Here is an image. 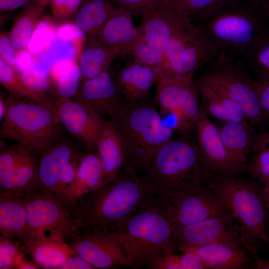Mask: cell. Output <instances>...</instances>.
Wrapping results in <instances>:
<instances>
[{
    "mask_svg": "<svg viewBox=\"0 0 269 269\" xmlns=\"http://www.w3.org/2000/svg\"><path fill=\"white\" fill-rule=\"evenodd\" d=\"M153 196L143 177L127 163L115 178L80 198L72 214L76 231H113Z\"/></svg>",
    "mask_w": 269,
    "mask_h": 269,
    "instance_id": "1",
    "label": "cell"
},
{
    "mask_svg": "<svg viewBox=\"0 0 269 269\" xmlns=\"http://www.w3.org/2000/svg\"><path fill=\"white\" fill-rule=\"evenodd\" d=\"M204 185L213 191L231 217L240 241L249 253L257 252L263 241L269 246L267 208L255 180L206 171Z\"/></svg>",
    "mask_w": 269,
    "mask_h": 269,
    "instance_id": "2",
    "label": "cell"
},
{
    "mask_svg": "<svg viewBox=\"0 0 269 269\" xmlns=\"http://www.w3.org/2000/svg\"><path fill=\"white\" fill-rule=\"evenodd\" d=\"M196 24L222 58H236L269 32V13L262 0H235Z\"/></svg>",
    "mask_w": 269,
    "mask_h": 269,
    "instance_id": "3",
    "label": "cell"
},
{
    "mask_svg": "<svg viewBox=\"0 0 269 269\" xmlns=\"http://www.w3.org/2000/svg\"><path fill=\"white\" fill-rule=\"evenodd\" d=\"M124 141L127 163L146 174L158 150L173 137L174 129L146 100L125 103L111 117Z\"/></svg>",
    "mask_w": 269,
    "mask_h": 269,
    "instance_id": "4",
    "label": "cell"
},
{
    "mask_svg": "<svg viewBox=\"0 0 269 269\" xmlns=\"http://www.w3.org/2000/svg\"><path fill=\"white\" fill-rule=\"evenodd\" d=\"M173 225L159 199L153 196L113 230L127 256V266L149 267L170 249Z\"/></svg>",
    "mask_w": 269,
    "mask_h": 269,
    "instance_id": "5",
    "label": "cell"
},
{
    "mask_svg": "<svg viewBox=\"0 0 269 269\" xmlns=\"http://www.w3.org/2000/svg\"><path fill=\"white\" fill-rule=\"evenodd\" d=\"M206 171L197 144L172 138L158 150L143 177L154 196L168 198L205 186Z\"/></svg>",
    "mask_w": 269,
    "mask_h": 269,
    "instance_id": "6",
    "label": "cell"
},
{
    "mask_svg": "<svg viewBox=\"0 0 269 269\" xmlns=\"http://www.w3.org/2000/svg\"><path fill=\"white\" fill-rule=\"evenodd\" d=\"M19 99L5 100L6 110L0 121V135L16 141L40 155L60 136L61 124L54 110Z\"/></svg>",
    "mask_w": 269,
    "mask_h": 269,
    "instance_id": "7",
    "label": "cell"
},
{
    "mask_svg": "<svg viewBox=\"0 0 269 269\" xmlns=\"http://www.w3.org/2000/svg\"><path fill=\"white\" fill-rule=\"evenodd\" d=\"M164 63L158 76L182 81L222 58L205 31L197 24L187 22L174 35L164 52Z\"/></svg>",
    "mask_w": 269,
    "mask_h": 269,
    "instance_id": "8",
    "label": "cell"
},
{
    "mask_svg": "<svg viewBox=\"0 0 269 269\" xmlns=\"http://www.w3.org/2000/svg\"><path fill=\"white\" fill-rule=\"evenodd\" d=\"M25 203L26 227L19 241L23 247L45 241L66 242L77 234L70 211L54 197L35 190Z\"/></svg>",
    "mask_w": 269,
    "mask_h": 269,
    "instance_id": "9",
    "label": "cell"
},
{
    "mask_svg": "<svg viewBox=\"0 0 269 269\" xmlns=\"http://www.w3.org/2000/svg\"><path fill=\"white\" fill-rule=\"evenodd\" d=\"M243 63L236 58H221L203 69L199 76L214 84L236 103L253 127L261 128L267 122L255 80Z\"/></svg>",
    "mask_w": 269,
    "mask_h": 269,
    "instance_id": "10",
    "label": "cell"
},
{
    "mask_svg": "<svg viewBox=\"0 0 269 269\" xmlns=\"http://www.w3.org/2000/svg\"><path fill=\"white\" fill-rule=\"evenodd\" d=\"M155 84L156 99L164 120L170 119L174 130L181 133L195 127L201 107L196 82L158 76Z\"/></svg>",
    "mask_w": 269,
    "mask_h": 269,
    "instance_id": "11",
    "label": "cell"
},
{
    "mask_svg": "<svg viewBox=\"0 0 269 269\" xmlns=\"http://www.w3.org/2000/svg\"><path fill=\"white\" fill-rule=\"evenodd\" d=\"M77 255L94 269L127 266L124 247L114 231H99L76 234L69 245Z\"/></svg>",
    "mask_w": 269,
    "mask_h": 269,
    "instance_id": "12",
    "label": "cell"
},
{
    "mask_svg": "<svg viewBox=\"0 0 269 269\" xmlns=\"http://www.w3.org/2000/svg\"><path fill=\"white\" fill-rule=\"evenodd\" d=\"M157 197L173 226L186 225L229 214L215 193L205 185L196 191L179 196Z\"/></svg>",
    "mask_w": 269,
    "mask_h": 269,
    "instance_id": "13",
    "label": "cell"
},
{
    "mask_svg": "<svg viewBox=\"0 0 269 269\" xmlns=\"http://www.w3.org/2000/svg\"><path fill=\"white\" fill-rule=\"evenodd\" d=\"M173 227L170 247L174 252L219 241L240 240L229 214Z\"/></svg>",
    "mask_w": 269,
    "mask_h": 269,
    "instance_id": "14",
    "label": "cell"
},
{
    "mask_svg": "<svg viewBox=\"0 0 269 269\" xmlns=\"http://www.w3.org/2000/svg\"><path fill=\"white\" fill-rule=\"evenodd\" d=\"M195 128L197 145L205 169L229 176L238 174L239 172L225 147L217 126L210 121L202 106Z\"/></svg>",
    "mask_w": 269,
    "mask_h": 269,
    "instance_id": "15",
    "label": "cell"
},
{
    "mask_svg": "<svg viewBox=\"0 0 269 269\" xmlns=\"http://www.w3.org/2000/svg\"><path fill=\"white\" fill-rule=\"evenodd\" d=\"M56 112L63 127L87 147H96L103 120L84 103L74 99L57 100Z\"/></svg>",
    "mask_w": 269,
    "mask_h": 269,
    "instance_id": "16",
    "label": "cell"
},
{
    "mask_svg": "<svg viewBox=\"0 0 269 269\" xmlns=\"http://www.w3.org/2000/svg\"><path fill=\"white\" fill-rule=\"evenodd\" d=\"M73 99L84 103L101 117L107 115L110 118L126 103L115 74L109 70L82 82Z\"/></svg>",
    "mask_w": 269,
    "mask_h": 269,
    "instance_id": "17",
    "label": "cell"
},
{
    "mask_svg": "<svg viewBox=\"0 0 269 269\" xmlns=\"http://www.w3.org/2000/svg\"><path fill=\"white\" fill-rule=\"evenodd\" d=\"M187 22L171 3L143 16L136 30L147 43L164 52Z\"/></svg>",
    "mask_w": 269,
    "mask_h": 269,
    "instance_id": "18",
    "label": "cell"
},
{
    "mask_svg": "<svg viewBox=\"0 0 269 269\" xmlns=\"http://www.w3.org/2000/svg\"><path fill=\"white\" fill-rule=\"evenodd\" d=\"M76 151L70 141L60 136L44 149L39 156L35 190L55 198L61 171Z\"/></svg>",
    "mask_w": 269,
    "mask_h": 269,
    "instance_id": "19",
    "label": "cell"
},
{
    "mask_svg": "<svg viewBox=\"0 0 269 269\" xmlns=\"http://www.w3.org/2000/svg\"><path fill=\"white\" fill-rule=\"evenodd\" d=\"M39 155L29 150L14 163L0 171L1 193L26 198L35 190L38 184Z\"/></svg>",
    "mask_w": 269,
    "mask_h": 269,
    "instance_id": "20",
    "label": "cell"
},
{
    "mask_svg": "<svg viewBox=\"0 0 269 269\" xmlns=\"http://www.w3.org/2000/svg\"><path fill=\"white\" fill-rule=\"evenodd\" d=\"M197 253L208 269H246L251 262L249 252L240 240L222 241L184 249Z\"/></svg>",
    "mask_w": 269,
    "mask_h": 269,
    "instance_id": "21",
    "label": "cell"
},
{
    "mask_svg": "<svg viewBox=\"0 0 269 269\" xmlns=\"http://www.w3.org/2000/svg\"><path fill=\"white\" fill-rule=\"evenodd\" d=\"M133 17L125 9L116 6L97 36L100 42L115 51L119 58L131 56L137 36Z\"/></svg>",
    "mask_w": 269,
    "mask_h": 269,
    "instance_id": "22",
    "label": "cell"
},
{
    "mask_svg": "<svg viewBox=\"0 0 269 269\" xmlns=\"http://www.w3.org/2000/svg\"><path fill=\"white\" fill-rule=\"evenodd\" d=\"M115 76L125 101L133 103L147 100L158 79V72L132 60Z\"/></svg>",
    "mask_w": 269,
    "mask_h": 269,
    "instance_id": "23",
    "label": "cell"
},
{
    "mask_svg": "<svg viewBox=\"0 0 269 269\" xmlns=\"http://www.w3.org/2000/svg\"><path fill=\"white\" fill-rule=\"evenodd\" d=\"M102 162L104 184L113 180L127 163L125 146L121 136L110 120H103L96 147Z\"/></svg>",
    "mask_w": 269,
    "mask_h": 269,
    "instance_id": "24",
    "label": "cell"
},
{
    "mask_svg": "<svg viewBox=\"0 0 269 269\" xmlns=\"http://www.w3.org/2000/svg\"><path fill=\"white\" fill-rule=\"evenodd\" d=\"M104 184L103 168L99 156L93 153H87L81 156L75 180L61 203L72 214L83 195Z\"/></svg>",
    "mask_w": 269,
    "mask_h": 269,
    "instance_id": "25",
    "label": "cell"
},
{
    "mask_svg": "<svg viewBox=\"0 0 269 269\" xmlns=\"http://www.w3.org/2000/svg\"><path fill=\"white\" fill-rule=\"evenodd\" d=\"M222 122L217 127L225 147L239 173L246 171L257 133L251 124Z\"/></svg>",
    "mask_w": 269,
    "mask_h": 269,
    "instance_id": "26",
    "label": "cell"
},
{
    "mask_svg": "<svg viewBox=\"0 0 269 269\" xmlns=\"http://www.w3.org/2000/svg\"><path fill=\"white\" fill-rule=\"evenodd\" d=\"M196 83L201 98V106L208 116L221 121L250 124L241 108L218 87L200 76Z\"/></svg>",
    "mask_w": 269,
    "mask_h": 269,
    "instance_id": "27",
    "label": "cell"
},
{
    "mask_svg": "<svg viewBox=\"0 0 269 269\" xmlns=\"http://www.w3.org/2000/svg\"><path fill=\"white\" fill-rule=\"evenodd\" d=\"M117 53L102 44L97 36H87L78 60L82 82L95 78L109 70Z\"/></svg>",
    "mask_w": 269,
    "mask_h": 269,
    "instance_id": "28",
    "label": "cell"
},
{
    "mask_svg": "<svg viewBox=\"0 0 269 269\" xmlns=\"http://www.w3.org/2000/svg\"><path fill=\"white\" fill-rule=\"evenodd\" d=\"M26 227L25 198L0 193V236L13 240L22 239Z\"/></svg>",
    "mask_w": 269,
    "mask_h": 269,
    "instance_id": "29",
    "label": "cell"
},
{
    "mask_svg": "<svg viewBox=\"0 0 269 269\" xmlns=\"http://www.w3.org/2000/svg\"><path fill=\"white\" fill-rule=\"evenodd\" d=\"M116 6L111 0H83L73 21L87 36H97Z\"/></svg>",
    "mask_w": 269,
    "mask_h": 269,
    "instance_id": "30",
    "label": "cell"
},
{
    "mask_svg": "<svg viewBox=\"0 0 269 269\" xmlns=\"http://www.w3.org/2000/svg\"><path fill=\"white\" fill-rule=\"evenodd\" d=\"M45 7L33 2L23 8L15 18L8 34L17 51L27 48L37 23L45 14Z\"/></svg>",
    "mask_w": 269,
    "mask_h": 269,
    "instance_id": "31",
    "label": "cell"
},
{
    "mask_svg": "<svg viewBox=\"0 0 269 269\" xmlns=\"http://www.w3.org/2000/svg\"><path fill=\"white\" fill-rule=\"evenodd\" d=\"M22 247L37 265L44 269H60L72 254L69 245L65 242L45 241Z\"/></svg>",
    "mask_w": 269,
    "mask_h": 269,
    "instance_id": "32",
    "label": "cell"
},
{
    "mask_svg": "<svg viewBox=\"0 0 269 269\" xmlns=\"http://www.w3.org/2000/svg\"><path fill=\"white\" fill-rule=\"evenodd\" d=\"M246 171L264 186L269 185V132L257 134Z\"/></svg>",
    "mask_w": 269,
    "mask_h": 269,
    "instance_id": "33",
    "label": "cell"
},
{
    "mask_svg": "<svg viewBox=\"0 0 269 269\" xmlns=\"http://www.w3.org/2000/svg\"><path fill=\"white\" fill-rule=\"evenodd\" d=\"M0 82L15 97L25 98L44 105L56 111V102L43 98L30 91L22 82L20 73L1 58H0Z\"/></svg>",
    "mask_w": 269,
    "mask_h": 269,
    "instance_id": "34",
    "label": "cell"
},
{
    "mask_svg": "<svg viewBox=\"0 0 269 269\" xmlns=\"http://www.w3.org/2000/svg\"><path fill=\"white\" fill-rule=\"evenodd\" d=\"M235 0H171L188 22L197 23Z\"/></svg>",
    "mask_w": 269,
    "mask_h": 269,
    "instance_id": "35",
    "label": "cell"
},
{
    "mask_svg": "<svg viewBox=\"0 0 269 269\" xmlns=\"http://www.w3.org/2000/svg\"><path fill=\"white\" fill-rule=\"evenodd\" d=\"M83 47L73 42L57 37L56 34L36 60L48 69L59 61H78Z\"/></svg>",
    "mask_w": 269,
    "mask_h": 269,
    "instance_id": "36",
    "label": "cell"
},
{
    "mask_svg": "<svg viewBox=\"0 0 269 269\" xmlns=\"http://www.w3.org/2000/svg\"><path fill=\"white\" fill-rule=\"evenodd\" d=\"M24 85L36 95L49 100H57L50 97L48 93H53V85L49 74V69L36 59L32 65L20 73Z\"/></svg>",
    "mask_w": 269,
    "mask_h": 269,
    "instance_id": "37",
    "label": "cell"
},
{
    "mask_svg": "<svg viewBox=\"0 0 269 269\" xmlns=\"http://www.w3.org/2000/svg\"><path fill=\"white\" fill-rule=\"evenodd\" d=\"M130 57L133 61L154 69L158 73L164 66V52L147 43L137 31Z\"/></svg>",
    "mask_w": 269,
    "mask_h": 269,
    "instance_id": "38",
    "label": "cell"
},
{
    "mask_svg": "<svg viewBox=\"0 0 269 269\" xmlns=\"http://www.w3.org/2000/svg\"><path fill=\"white\" fill-rule=\"evenodd\" d=\"M57 21L44 14L39 20L27 45V49L33 56L40 55L56 34Z\"/></svg>",
    "mask_w": 269,
    "mask_h": 269,
    "instance_id": "39",
    "label": "cell"
},
{
    "mask_svg": "<svg viewBox=\"0 0 269 269\" xmlns=\"http://www.w3.org/2000/svg\"><path fill=\"white\" fill-rule=\"evenodd\" d=\"M82 81V74L78 62L53 82L54 96L58 100L74 98Z\"/></svg>",
    "mask_w": 269,
    "mask_h": 269,
    "instance_id": "40",
    "label": "cell"
},
{
    "mask_svg": "<svg viewBox=\"0 0 269 269\" xmlns=\"http://www.w3.org/2000/svg\"><path fill=\"white\" fill-rule=\"evenodd\" d=\"M243 55L258 78L269 77V32L257 41Z\"/></svg>",
    "mask_w": 269,
    "mask_h": 269,
    "instance_id": "41",
    "label": "cell"
},
{
    "mask_svg": "<svg viewBox=\"0 0 269 269\" xmlns=\"http://www.w3.org/2000/svg\"><path fill=\"white\" fill-rule=\"evenodd\" d=\"M24 252L20 242L0 236V269H15Z\"/></svg>",
    "mask_w": 269,
    "mask_h": 269,
    "instance_id": "42",
    "label": "cell"
},
{
    "mask_svg": "<svg viewBox=\"0 0 269 269\" xmlns=\"http://www.w3.org/2000/svg\"><path fill=\"white\" fill-rule=\"evenodd\" d=\"M116 6L122 7L133 16L142 17L171 3V0H111Z\"/></svg>",
    "mask_w": 269,
    "mask_h": 269,
    "instance_id": "43",
    "label": "cell"
},
{
    "mask_svg": "<svg viewBox=\"0 0 269 269\" xmlns=\"http://www.w3.org/2000/svg\"><path fill=\"white\" fill-rule=\"evenodd\" d=\"M81 156L76 151L71 159L63 166L61 171L55 197L60 202L75 180Z\"/></svg>",
    "mask_w": 269,
    "mask_h": 269,
    "instance_id": "44",
    "label": "cell"
},
{
    "mask_svg": "<svg viewBox=\"0 0 269 269\" xmlns=\"http://www.w3.org/2000/svg\"><path fill=\"white\" fill-rule=\"evenodd\" d=\"M83 0H51L50 5L53 17L58 23L73 20Z\"/></svg>",
    "mask_w": 269,
    "mask_h": 269,
    "instance_id": "45",
    "label": "cell"
},
{
    "mask_svg": "<svg viewBox=\"0 0 269 269\" xmlns=\"http://www.w3.org/2000/svg\"><path fill=\"white\" fill-rule=\"evenodd\" d=\"M56 35L61 39L73 42L82 47L87 38L85 32L73 20L59 23Z\"/></svg>",
    "mask_w": 269,
    "mask_h": 269,
    "instance_id": "46",
    "label": "cell"
},
{
    "mask_svg": "<svg viewBox=\"0 0 269 269\" xmlns=\"http://www.w3.org/2000/svg\"><path fill=\"white\" fill-rule=\"evenodd\" d=\"M152 269H182L181 255H176L172 249L161 258L152 263Z\"/></svg>",
    "mask_w": 269,
    "mask_h": 269,
    "instance_id": "47",
    "label": "cell"
},
{
    "mask_svg": "<svg viewBox=\"0 0 269 269\" xmlns=\"http://www.w3.org/2000/svg\"><path fill=\"white\" fill-rule=\"evenodd\" d=\"M255 84L262 109L269 123V77L258 78L255 80Z\"/></svg>",
    "mask_w": 269,
    "mask_h": 269,
    "instance_id": "48",
    "label": "cell"
},
{
    "mask_svg": "<svg viewBox=\"0 0 269 269\" xmlns=\"http://www.w3.org/2000/svg\"><path fill=\"white\" fill-rule=\"evenodd\" d=\"M17 50L13 46L8 34L0 32V58L8 64L14 67Z\"/></svg>",
    "mask_w": 269,
    "mask_h": 269,
    "instance_id": "49",
    "label": "cell"
},
{
    "mask_svg": "<svg viewBox=\"0 0 269 269\" xmlns=\"http://www.w3.org/2000/svg\"><path fill=\"white\" fill-rule=\"evenodd\" d=\"M182 269H208L195 252L186 251L181 255Z\"/></svg>",
    "mask_w": 269,
    "mask_h": 269,
    "instance_id": "50",
    "label": "cell"
},
{
    "mask_svg": "<svg viewBox=\"0 0 269 269\" xmlns=\"http://www.w3.org/2000/svg\"><path fill=\"white\" fill-rule=\"evenodd\" d=\"M36 59V57L31 54L27 48L17 51L14 67L20 73L31 66Z\"/></svg>",
    "mask_w": 269,
    "mask_h": 269,
    "instance_id": "51",
    "label": "cell"
},
{
    "mask_svg": "<svg viewBox=\"0 0 269 269\" xmlns=\"http://www.w3.org/2000/svg\"><path fill=\"white\" fill-rule=\"evenodd\" d=\"M60 269H92L94 268L79 256L72 254L66 259Z\"/></svg>",
    "mask_w": 269,
    "mask_h": 269,
    "instance_id": "52",
    "label": "cell"
},
{
    "mask_svg": "<svg viewBox=\"0 0 269 269\" xmlns=\"http://www.w3.org/2000/svg\"><path fill=\"white\" fill-rule=\"evenodd\" d=\"M33 2H35L34 0H0V13L24 8Z\"/></svg>",
    "mask_w": 269,
    "mask_h": 269,
    "instance_id": "53",
    "label": "cell"
},
{
    "mask_svg": "<svg viewBox=\"0 0 269 269\" xmlns=\"http://www.w3.org/2000/svg\"><path fill=\"white\" fill-rule=\"evenodd\" d=\"M254 259L256 268L258 269H269V261L260 258L257 252L250 253Z\"/></svg>",
    "mask_w": 269,
    "mask_h": 269,
    "instance_id": "54",
    "label": "cell"
},
{
    "mask_svg": "<svg viewBox=\"0 0 269 269\" xmlns=\"http://www.w3.org/2000/svg\"><path fill=\"white\" fill-rule=\"evenodd\" d=\"M38 265L36 263H33L30 262H28L23 258L20 262L17 265L15 269H39Z\"/></svg>",
    "mask_w": 269,
    "mask_h": 269,
    "instance_id": "55",
    "label": "cell"
},
{
    "mask_svg": "<svg viewBox=\"0 0 269 269\" xmlns=\"http://www.w3.org/2000/svg\"><path fill=\"white\" fill-rule=\"evenodd\" d=\"M261 190L263 198L265 201L268 211L269 212V185L264 186Z\"/></svg>",
    "mask_w": 269,
    "mask_h": 269,
    "instance_id": "56",
    "label": "cell"
},
{
    "mask_svg": "<svg viewBox=\"0 0 269 269\" xmlns=\"http://www.w3.org/2000/svg\"><path fill=\"white\" fill-rule=\"evenodd\" d=\"M6 110V101L0 95V120H2Z\"/></svg>",
    "mask_w": 269,
    "mask_h": 269,
    "instance_id": "57",
    "label": "cell"
},
{
    "mask_svg": "<svg viewBox=\"0 0 269 269\" xmlns=\"http://www.w3.org/2000/svg\"><path fill=\"white\" fill-rule=\"evenodd\" d=\"M35 2L43 6L49 4L51 0H34Z\"/></svg>",
    "mask_w": 269,
    "mask_h": 269,
    "instance_id": "58",
    "label": "cell"
},
{
    "mask_svg": "<svg viewBox=\"0 0 269 269\" xmlns=\"http://www.w3.org/2000/svg\"><path fill=\"white\" fill-rule=\"evenodd\" d=\"M269 13V0H262Z\"/></svg>",
    "mask_w": 269,
    "mask_h": 269,
    "instance_id": "59",
    "label": "cell"
},
{
    "mask_svg": "<svg viewBox=\"0 0 269 269\" xmlns=\"http://www.w3.org/2000/svg\"></svg>",
    "mask_w": 269,
    "mask_h": 269,
    "instance_id": "60",
    "label": "cell"
}]
</instances>
